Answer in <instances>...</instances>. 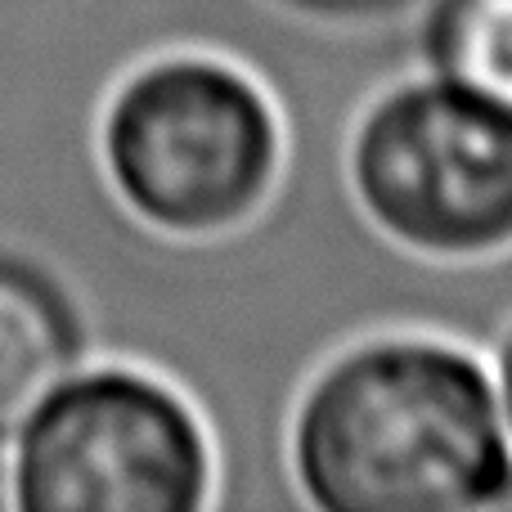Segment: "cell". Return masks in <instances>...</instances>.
<instances>
[{"instance_id": "1", "label": "cell", "mask_w": 512, "mask_h": 512, "mask_svg": "<svg viewBox=\"0 0 512 512\" xmlns=\"http://www.w3.org/2000/svg\"><path fill=\"white\" fill-rule=\"evenodd\" d=\"M297 504L486 512L512 504V441L490 360L441 333H369L301 378L283 423Z\"/></svg>"}, {"instance_id": "2", "label": "cell", "mask_w": 512, "mask_h": 512, "mask_svg": "<svg viewBox=\"0 0 512 512\" xmlns=\"http://www.w3.org/2000/svg\"><path fill=\"white\" fill-rule=\"evenodd\" d=\"M99 158L131 216L176 239H216L274 203L288 122L252 68L212 50H171L113 86Z\"/></svg>"}, {"instance_id": "3", "label": "cell", "mask_w": 512, "mask_h": 512, "mask_svg": "<svg viewBox=\"0 0 512 512\" xmlns=\"http://www.w3.org/2000/svg\"><path fill=\"white\" fill-rule=\"evenodd\" d=\"M342 185L405 256L499 261L512 252V108L427 68L391 81L346 126Z\"/></svg>"}, {"instance_id": "4", "label": "cell", "mask_w": 512, "mask_h": 512, "mask_svg": "<svg viewBox=\"0 0 512 512\" xmlns=\"http://www.w3.org/2000/svg\"><path fill=\"white\" fill-rule=\"evenodd\" d=\"M216 445L162 373L90 360L27 414L0 454L5 512H207Z\"/></svg>"}, {"instance_id": "5", "label": "cell", "mask_w": 512, "mask_h": 512, "mask_svg": "<svg viewBox=\"0 0 512 512\" xmlns=\"http://www.w3.org/2000/svg\"><path fill=\"white\" fill-rule=\"evenodd\" d=\"M95 360L72 279L41 252L0 243V454L63 378Z\"/></svg>"}, {"instance_id": "6", "label": "cell", "mask_w": 512, "mask_h": 512, "mask_svg": "<svg viewBox=\"0 0 512 512\" xmlns=\"http://www.w3.org/2000/svg\"><path fill=\"white\" fill-rule=\"evenodd\" d=\"M418 59L436 77L512 108V0H427Z\"/></svg>"}, {"instance_id": "7", "label": "cell", "mask_w": 512, "mask_h": 512, "mask_svg": "<svg viewBox=\"0 0 512 512\" xmlns=\"http://www.w3.org/2000/svg\"><path fill=\"white\" fill-rule=\"evenodd\" d=\"M261 5L310 36H351L396 23L400 14H414L427 0H261Z\"/></svg>"}, {"instance_id": "8", "label": "cell", "mask_w": 512, "mask_h": 512, "mask_svg": "<svg viewBox=\"0 0 512 512\" xmlns=\"http://www.w3.org/2000/svg\"><path fill=\"white\" fill-rule=\"evenodd\" d=\"M490 373H495V391H499V409H504V427L512 441V324L499 337L495 355H490Z\"/></svg>"}]
</instances>
